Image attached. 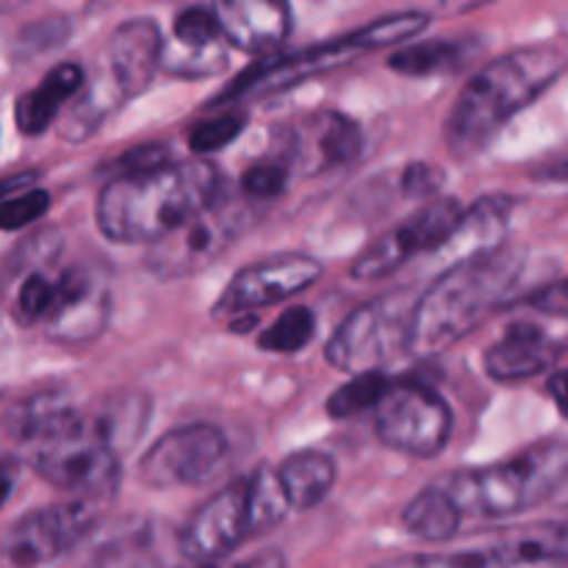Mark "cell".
<instances>
[{"mask_svg":"<svg viewBox=\"0 0 568 568\" xmlns=\"http://www.w3.org/2000/svg\"><path fill=\"white\" fill-rule=\"evenodd\" d=\"M222 192L220 170L209 159L170 161L159 170L111 178L100 189L94 216L111 242L153 247L209 209Z\"/></svg>","mask_w":568,"mask_h":568,"instance_id":"1","label":"cell"},{"mask_svg":"<svg viewBox=\"0 0 568 568\" xmlns=\"http://www.w3.org/2000/svg\"><path fill=\"white\" fill-rule=\"evenodd\" d=\"M568 55L555 44H530L488 61L460 89L447 116L455 159H475L514 116L536 103L566 72Z\"/></svg>","mask_w":568,"mask_h":568,"instance_id":"2","label":"cell"},{"mask_svg":"<svg viewBox=\"0 0 568 568\" xmlns=\"http://www.w3.org/2000/svg\"><path fill=\"white\" fill-rule=\"evenodd\" d=\"M525 272V253L499 250L486 258L444 270L430 288L416 294L408 355L436 358L460 338L471 336L516 292Z\"/></svg>","mask_w":568,"mask_h":568,"instance_id":"3","label":"cell"},{"mask_svg":"<svg viewBox=\"0 0 568 568\" xmlns=\"http://www.w3.org/2000/svg\"><path fill=\"white\" fill-rule=\"evenodd\" d=\"M566 469L568 444L547 442L499 464L455 471L438 486L449 494L464 519H508L549 503Z\"/></svg>","mask_w":568,"mask_h":568,"instance_id":"4","label":"cell"},{"mask_svg":"<svg viewBox=\"0 0 568 568\" xmlns=\"http://www.w3.org/2000/svg\"><path fill=\"white\" fill-rule=\"evenodd\" d=\"M427 22H430V17L425 11H399V14L381 17V20L369 22V26L347 33V37L320 42L308 50H297V53L277 55V59H270L264 64H255L250 70H244L236 81L227 83L225 92L214 103L225 105L239 103V100L286 92V89L297 87V83L338 70V67H344L347 61H355L358 55L369 53V50L408 42V39L419 37L425 31Z\"/></svg>","mask_w":568,"mask_h":568,"instance_id":"5","label":"cell"},{"mask_svg":"<svg viewBox=\"0 0 568 568\" xmlns=\"http://www.w3.org/2000/svg\"><path fill=\"white\" fill-rule=\"evenodd\" d=\"M414 305V288H397L358 305L331 336L325 361L349 377L383 372L388 364L408 355Z\"/></svg>","mask_w":568,"mask_h":568,"instance_id":"6","label":"cell"},{"mask_svg":"<svg viewBox=\"0 0 568 568\" xmlns=\"http://www.w3.org/2000/svg\"><path fill=\"white\" fill-rule=\"evenodd\" d=\"M26 458L42 480L61 491L81 494L83 503L111 497L120 483V455L94 430L87 414L59 436L28 447Z\"/></svg>","mask_w":568,"mask_h":568,"instance_id":"7","label":"cell"},{"mask_svg":"<svg viewBox=\"0 0 568 568\" xmlns=\"http://www.w3.org/2000/svg\"><path fill=\"white\" fill-rule=\"evenodd\" d=\"M375 433L388 449L408 458H438L453 436V408L436 388L416 381L388 386L372 410Z\"/></svg>","mask_w":568,"mask_h":568,"instance_id":"8","label":"cell"},{"mask_svg":"<svg viewBox=\"0 0 568 568\" xmlns=\"http://www.w3.org/2000/svg\"><path fill=\"white\" fill-rule=\"evenodd\" d=\"M231 444L225 433L209 422L175 427L164 433L144 453L139 480L150 488H194L205 486L225 469Z\"/></svg>","mask_w":568,"mask_h":568,"instance_id":"9","label":"cell"},{"mask_svg":"<svg viewBox=\"0 0 568 568\" xmlns=\"http://www.w3.org/2000/svg\"><path fill=\"white\" fill-rule=\"evenodd\" d=\"M244 222H247L244 205L222 192L209 209L200 211L194 220H189L186 225L150 247L148 270L166 281L203 272L211 261L220 258L231 247L233 239L242 233Z\"/></svg>","mask_w":568,"mask_h":568,"instance_id":"10","label":"cell"},{"mask_svg":"<svg viewBox=\"0 0 568 568\" xmlns=\"http://www.w3.org/2000/svg\"><path fill=\"white\" fill-rule=\"evenodd\" d=\"M460 214H464V205L455 197L430 200L414 216H408L403 225L372 239L355 255L349 275L355 281H383L414 255L438 253L449 239V233L455 231V225H458Z\"/></svg>","mask_w":568,"mask_h":568,"instance_id":"11","label":"cell"},{"mask_svg":"<svg viewBox=\"0 0 568 568\" xmlns=\"http://www.w3.org/2000/svg\"><path fill=\"white\" fill-rule=\"evenodd\" d=\"M250 538H255V521L247 477H242L194 510L178 536V549L194 566L222 564Z\"/></svg>","mask_w":568,"mask_h":568,"instance_id":"12","label":"cell"},{"mask_svg":"<svg viewBox=\"0 0 568 568\" xmlns=\"http://www.w3.org/2000/svg\"><path fill=\"white\" fill-rule=\"evenodd\" d=\"M109 314L111 288L103 270L72 264L53 272V303L39 327L55 344H83L105 331Z\"/></svg>","mask_w":568,"mask_h":568,"instance_id":"13","label":"cell"},{"mask_svg":"<svg viewBox=\"0 0 568 568\" xmlns=\"http://www.w3.org/2000/svg\"><path fill=\"white\" fill-rule=\"evenodd\" d=\"M94 519L98 516H94L92 503H83V499L39 508L9 527L0 544V555L14 568L53 564L94 530Z\"/></svg>","mask_w":568,"mask_h":568,"instance_id":"14","label":"cell"},{"mask_svg":"<svg viewBox=\"0 0 568 568\" xmlns=\"http://www.w3.org/2000/svg\"><path fill=\"white\" fill-rule=\"evenodd\" d=\"M361 148H364V133L358 122L338 111H314L283 131L275 155H281L292 172L316 178L347 166L349 161L358 159Z\"/></svg>","mask_w":568,"mask_h":568,"instance_id":"15","label":"cell"},{"mask_svg":"<svg viewBox=\"0 0 568 568\" xmlns=\"http://www.w3.org/2000/svg\"><path fill=\"white\" fill-rule=\"evenodd\" d=\"M322 277V264L305 253H283L255 261L231 277L214 303V316H242L283 303Z\"/></svg>","mask_w":568,"mask_h":568,"instance_id":"16","label":"cell"},{"mask_svg":"<svg viewBox=\"0 0 568 568\" xmlns=\"http://www.w3.org/2000/svg\"><path fill=\"white\" fill-rule=\"evenodd\" d=\"M164 37L148 17L125 20L111 31L105 42V75L114 83L122 100L139 98L161 70Z\"/></svg>","mask_w":568,"mask_h":568,"instance_id":"17","label":"cell"},{"mask_svg":"<svg viewBox=\"0 0 568 568\" xmlns=\"http://www.w3.org/2000/svg\"><path fill=\"white\" fill-rule=\"evenodd\" d=\"M227 64V42L211 9H186L164 39L161 67L178 78H209Z\"/></svg>","mask_w":568,"mask_h":568,"instance_id":"18","label":"cell"},{"mask_svg":"<svg viewBox=\"0 0 568 568\" xmlns=\"http://www.w3.org/2000/svg\"><path fill=\"white\" fill-rule=\"evenodd\" d=\"M227 48L242 53H266L286 42L292 31V9L277 0H227L211 6Z\"/></svg>","mask_w":568,"mask_h":568,"instance_id":"19","label":"cell"},{"mask_svg":"<svg viewBox=\"0 0 568 568\" xmlns=\"http://www.w3.org/2000/svg\"><path fill=\"white\" fill-rule=\"evenodd\" d=\"M514 211V197H480L475 205L464 209L455 231L438 250L444 270L499 253L508 239Z\"/></svg>","mask_w":568,"mask_h":568,"instance_id":"20","label":"cell"},{"mask_svg":"<svg viewBox=\"0 0 568 568\" xmlns=\"http://www.w3.org/2000/svg\"><path fill=\"white\" fill-rule=\"evenodd\" d=\"M560 344L532 322H514L486 353V372L497 383H525L549 372L558 361Z\"/></svg>","mask_w":568,"mask_h":568,"instance_id":"21","label":"cell"},{"mask_svg":"<svg viewBox=\"0 0 568 568\" xmlns=\"http://www.w3.org/2000/svg\"><path fill=\"white\" fill-rule=\"evenodd\" d=\"M83 83H87V75H83L81 67L72 64V61L55 64L31 92H26L17 100V128H20L26 136H39V133H44L55 120H59L61 109L81 94Z\"/></svg>","mask_w":568,"mask_h":568,"instance_id":"22","label":"cell"},{"mask_svg":"<svg viewBox=\"0 0 568 568\" xmlns=\"http://www.w3.org/2000/svg\"><path fill=\"white\" fill-rule=\"evenodd\" d=\"M275 477L292 514H305L325 503L327 494L333 491L336 464L331 455L303 449V453L283 458V464L275 466Z\"/></svg>","mask_w":568,"mask_h":568,"instance_id":"23","label":"cell"},{"mask_svg":"<svg viewBox=\"0 0 568 568\" xmlns=\"http://www.w3.org/2000/svg\"><path fill=\"white\" fill-rule=\"evenodd\" d=\"M460 521H464V516L438 483L416 494L403 510V525L408 527L410 536L427 544L453 541L455 532L460 530Z\"/></svg>","mask_w":568,"mask_h":568,"instance_id":"24","label":"cell"},{"mask_svg":"<svg viewBox=\"0 0 568 568\" xmlns=\"http://www.w3.org/2000/svg\"><path fill=\"white\" fill-rule=\"evenodd\" d=\"M469 44L449 42V39H433V42L405 44L392 55L388 67L405 78H430L458 70L466 61Z\"/></svg>","mask_w":568,"mask_h":568,"instance_id":"25","label":"cell"},{"mask_svg":"<svg viewBox=\"0 0 568 568\" xmlns=\"http://www.w3.org/2000/svg\"><path fill=\"white\" fill-rule=\"evenodd\" d=\"M120 103H125L122 94L116 92V87L109 81V75L100 72L92 83H83L81 94L72 100V109L64 120V136L70 139V142L89 139L98 131L100 122H103Z\"/></svg>","mask_w":568,"mask_h":568,"instance_id":"26","label":"cell"},{"mask_svg":"<svg viewBox=\"0 0 568 568\" xmlns=\"http://www.w3.org/2000/svg\"><path fill=\"white\" fill-rule=\"evenodd\" d=\"M316 336V316L311 308H288L266 327L264 333L258 336V347L264 353H275V355H294L300 349L308 347Z\"/></svg>","mask_w":568,"mask_h":568,"instance_id":"27","label":"cell"},{"mask_svg":"<svg viewBox=\"0 0 568 568\" xmlns=\"http://www.w3.org/2000/svg\"><path fill=\"white\" fill-rule=\"evenodd\" d=\"M392 381H388L383 372H369V375H355L349 377L344 386H338L333 392V397L327 399V414L333 419H349V416L366 414V410H375V405L381 403L383 394L388 392Z\"/></svg>","mask_w":568,"mask_h":568,"instance_id":"28","label":"cell"},{"mask_svg":"<svg viewBox=\"0 0 568 568\" xmlns=\"http://www.w3.org/2000/svg\"><path fill=\"white\" fill-rule=\"evenodd\" d=\"M247 128V114L244 111H225V114H214L209 120L197 122V125L189 131V150L200 159L216 153V150L227 148L233 139L242 136V131Z\"/></svg>","mask_w":568,"mask_h":568,"instance_id":"29","label":"cell"},{"mask_svg":"<svg viewBox=\"0 0 568 568\" xmlns=\"http://www.w3.org/2000/svg\"><path fill=\"white\" fill-rule=\"evenodd\" d=\"M50 303H53V272L33 270L28 272L26 281L17 288L14 300V320L26 327H39L48 316Z\"/></svg>","mask_w":568,"mask_h":568,"instance_id":"30","label":"cell"},{"mask_svg":"<svg viewBox=\"0 0 568 568\" xmlns=\"http://www.w3.org/2000/svg\"><path fill=\"white\" fill-rule=\"evenodd\" d=\"M292 170L281 155L258 161L242 175V194L250 200H275L288 189Z\"/></svg>","mask_w":568,"mask_h":568,"instance_id":"31","label":"cell"},{"mask_svg":"<svg viewBox=\"0 0 568 568\" xmlns=\"http://www.w3.org/2000/svg\"><path fill=\"white\" fill-rule=\"evenodd\" d=\"M50 209V194L44 189H26L0 203V231H20L42 220Z\"/></svg>","mask_w":568,"mask_h":568,"instance_id":"32","label":"cell"},{"mask_svg":"<svg viewBox=\"0 0 568 568\" xmlns=\"http://www.w3.org/2000/svg\"><path fill=\"white\" fill-rule=\"evenodd\" d=\"M164 164H170V150L164 144H142V148L128 150L114 161V178L139 175V172L159 170Z\"/></svg>","mask_w":568,"mask_h":568,"instance_id":"33","label":"cell"},{"mask_svg":"<svg viewBox=\"0 0 568 568\" xmlns=\"http://www.w3.org/2000/svg\"><path fill=\"white\" fill-rule=\"evenodd\" d=\"M399 183H403V192L410 194V197H436L438 189H442L444 178L442 170L430 164H408L399 175Z\"/></svg>","mask_w":568,"mask_h":568,"instance_id":"34","label":"cell"},{"mask_svg":"<svg viewBox=\"0 0 568 568\" xmlns=\"http://www.w3.org/2000/svg\"><path fill=\"white\" fill-rule=\"evenodd\" d=\"M527 305H530L532 311H538V314L568 320V277L558 283H549L541 292L530 294V297H527Z\"/></svg>","mask_w":568,"mask_h":568,"instance_id":"35","label":"cell"},{"mask_svg":"<svg viewBox=\"0 0 568 568\" xmlns=\"http://www.w3.org/2000/svg\"><path fill=\"white\" fill-rule=\"evenodd\" d=\"M192 568H286V558L270 549V552H261L250 560H222V564H203Z\"/></svg>","mask_w":568,"mask_h":568,"instance_id":"36","label":"cell"},{"mask_svg":"<svg viewBox=\"0 0 568 568\" xmlns=\"http://www.w3.org/2000/svg\"><path fill=\"white\" fill-rule=\"evenodd\" d=\"M547 392H549V397L555 399V408H558L560 414H564L568 419V366H566V369L555 372V375L549 377Z\"/></svg>","mask_w":568,"mask_h":568,"instance_id":"37","label":"cell"},{"mask_svg":"<svg viewBox=\"0 0 568 568\" xmlns=\"http://www.w3.org/2000/svg\"><path fill=\"white\" fill-rule=\"evenodd\" d=\"M17 471H20L17 460L9 458V455H0V508H3V505L9 503L11 491H14Z\"/></svg>","mask_w":568,"mask_h":568,"instance_id":"38","label":"cell"},{"mask_svg":"<svg viewBox=\"0 0 568 568\" xmlns=\"http://www.w3.org/2000/svg\"><path fill=\"white\" fill-rule=\"evenodd\" d=\"M31 178H33L31 172H26V175H11V178H6V181H0V203L9 197H14V194L26 192L28 183H31Z\"/></svg>","mask_w":568,"mask_h":568,"instance_id":"39","label":"cell"},{"mask_svg":"<svg viewBox=\"0 0 568 568\" xmlns=\"http://www.w3.org/2000/svg\"><path fill=\"white\" fill-rule=\"evenodd\" d=\"M538 181H549V183H568V159H560L555 161V164H547L541 166V170L536 172Z\"/></svg>","mask_w":568,"mask_h":568,"instance_id":"40","label":"cell"},{"mask_svg":"<svg viewBox=\"0 0 568 568\" xmlns=\"http://www.w3.org/2000/svg\"><path fill=\"white\" fill-rule=\"evenodd\" d=\"M549 505H555V508H566V510H568V469H566V475L560 477L558 486H555L552 497H549Z\"/></svg>","mask_w":568,"mask_h":568,"instance_id":"41","label":"cell"}]
</instances>
